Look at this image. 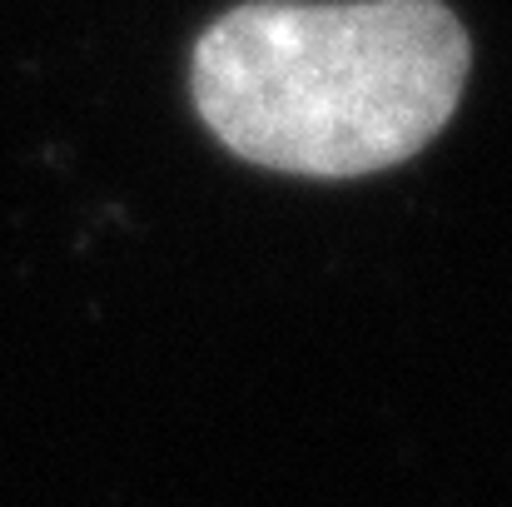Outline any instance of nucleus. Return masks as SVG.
Returning a JSON list of instances; mask_svg holds the SVG:
<instances>
[{
  "instance_id": "f257e3e1",
  "label": "nucleus",
  "mask_w": 512,
  "mask_h": 507,
  "mask_svg": "<svg viewBox=\"0 0 512 507\" xmlns=\"http://www.w3.org/2000/svg\"><path fill=\"white\" fill-rule=\"evenodd\" d=\"M468 65V30L443 0H249L199 35L189 95L249 165L358 179L443 135Z\"/></svg>"
}]
</instances>
